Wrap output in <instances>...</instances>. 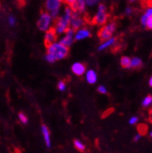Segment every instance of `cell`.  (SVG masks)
Listing matches in <instances>:
<instances>
[{
    "instance_id": "cell-1",
    "label": "cell",
    "mask_w": 152,
    "mask_h": 153,
    "mask_svg": "<svg viewBox=\"0 0 152 153\" xmlns=\"http://www.w3.org/2000/svg\"><path fill=\"white\" fill-rule=\"evenodd\" d=\"M72 12L73 11L71 10V7L69 6H67L65 7V11L62 16L56 18L55 25L53 26V28H54L57 35L64 34L66 30L70 27V18H71Z\"/></svg>"
},
{
    "instance_id": "cell-2",
    "label": "cell",
    "mask_w": 152,
    "mask_h": 153,
    "mask_svg": "<svg viewBox=\"0 0 152 153\" xmlns=\"http://www.w3.org/2000/svg\"><path fill=\"white\" fill-rule=\"evenodd\" d=\"M47 53L54 58L55 62L66 58L69 54V48L61 42H54L47 47Z\"/></svg>"
},
{
    "instance_id": "cell-3",
    "label": "cell",
    "mask_w": 152,
    "mask_h": 153,
    "mask_svg": "<svg viewBox=\"0 0 152 153\" xmlns=\"http://www.w3.org/2000/svg\"><path fill=\"white\" fill-rule=\"evenodd\" d=\"M109 18V13L108 11V7L103 3L99 4L98 6V10L93 17L92 22L96 25H104L108 22V20Z\"/></svg>"
},
{
    "instance_id": "cell-4",
    "label": "cell",
    "mask_w": 152,
    "mask_h": 153,
    "mask_svg": "<svg viewBox=\"0 0 152 153\" xmlns=\"http://www.w3.org/2000/svg\"><path fill=\"white\" fill-rule=\"evenodd\" d=\"M117 27H118L117 22L115 21H112L108 22V25H104V26L99 30L97 36L100 38L101 41H105L113 36L114 33H115L117 30Z\"/></svg>"
},
{
    "instance_id": "cell-5",
    "label": "cell",
    "mask_w": 152,
    "mask_h": 153,
    "mask_svg": "<svg viewBox=\"0 0 152 153\" xmlns=\"http://www.w3.org/2000/svg\"><path fill=\"white\" fill-rule=\"evenodd\" d=\"M63 0H46L45 1V11H47L52 19H56L60 14V9Z\"/></svg>"
},
{
    "instance_id": "cell-6",
    "label": "cell",
    "mask_w": 152,
    "mask_h": 153,
    "mask_svg": "<svg viewBox=\"0 0 152 153\" xmlns=\"http://www.w3.org/2000/svg\"><path fill=\"white\" fill-rule=\"evenodd\" d=\"M52 22V17L47 12V11H42L40 13V17L37 21V27L40 31H47V30L50 27Z\"/></svg>"
},
{
    "instance_id": "cell-7",
    "label": "cell",
    "mask_w": 152,
    "mask_h": 153,
    "mask_svg": "<svg viewBox=\"0 0 152 153\" xmlns=\"http://www.w3.org/2000/svg\"><path fill=\"white\" fill-rule=\"evenodd\" d=\"M141 25L146 28L148 30H151L152 28V9L151 7H148L146 10V11L144 12L142 15V17L140 19Z\"/></svg>"
},
{
    "instance_id": "cell-8",
    "label": "cell",
    "mask_w": 152,
    "mask_h": 153,
    "mask_svg": "<svg viewBox=\"0 0 152 153\" xmlns=\"http://www.w3.org/2000/svg\"><path fill=\"white\" fill-rule=\"evenodd\" d=\"M83 24H84V19L82 18L81 14L78 12H72L70 18V28H72L74 31H77L78 29L82 27Z\"/></svg>"
},
{
    "instance_id": "cell-9",
    "label": "cell",
    "mask_w": 152,
    "mask_h": 153,
    "mask_svg": "<svg viewBox=\"0 0 152 153\" xmlns=\"http://www.w3.org/2000/svg\"><path fill=\"white\" fill-rule=\"evenodd\" d=\"M65 36L61 38V40L60 42L64 44L65 46H66V47L69 48L70 46L73 44L74 40H75V38H74V35H75V31L72 29V28H68L66 31L65 32Z\"/></svg>"
},
{
    "instance_id": "cell-10",
    "label": "cell",
    "mask_w": 152,
    "mask_h": 153,
    "mask_svg": "<svg viewBox=\"0 0 152 153\" xmlns=\"http://www.w3.org/2000/svg\"><path fill=\"white\" fill-rule=\"evenodd\" d=\"M58 38V35L57 33L55 32V30L53 27H50L47 31H46V34H45V39H44V43H45V46L48 47L50 44L56 42Z\"/></svg>"
},
{
    "instance_id": "cell-11",
    "label": "cell",
    "mask_w": 152,
    "mask_h": 153,
    "mask_svg": "<svg viewBox=\"0 0 152 153\" xmlns=\"http://www.w3.org/2000/svg\"><path fill=\"white\" fill-rule=\"evenodd\" d=\"M118 42H119V37H110L108 39H106L105 41H103V43L98 47V51H105L108 48H114L115 46H118Z\"/></svg>"
},
{
    "instance_id": "cell-12",
    "label": "cell",
    "mask_w": 152,
    "mask_h": 153,
    "mask_svg": "<svg viewBox=\"0 0 152 153\" xmlns=\"http://www.w3.org/2000/svg\"><path fill=\"white\" fill-rule=\"evenodd\" d=\"M69 7H71L73 12H78V13L82 14L85 11V9H86L85 0H76V1Z\"/></svg>"
},
{
    "instance_id": "cell-13",
    "label": "cell",
    "mask_w": 152,
    "mask_h": 153,
    "mask_svg": "<svg viewBox=\"0 0 152 153\" xmlns=\"http://www.w3.org/2000/svg\"><path fill=\"white\" fill-rule=\"evenodd\" d=\"M86 65L83 64V63H80V62H78V63H75L72 66H71V70L73 72V74H75L76 76H82L84 75L85 72H86Z\"/></svg>"
},
{
    "instance_id": "cell-14",
    "label": "cell",
    "mask_w": 152,
    "mask_h": 153,
    "mask_svg": "<svg viewBox=\"0 0 152 153\" xmlns=\"http://www.w3.org/2000/svg\"><path fill=\"white\" fill-rule=\"evenodd\" d=\"M90 36H92V33H90V30L86 27H83L77 30V33L74 35V38L75 40H82L87 37H90Z\"/></svg>"
},
{
    "instance_id": "cell-15",
    "label": "cell",
    "mask_w": 152,
    "mask_h": 153,
    "mask_svg": "<svg viewBox=\"0 0 152 153\" xmlns=\"http://www.w3.org/2000/svg\"><path fill=\"white\" fill-rule=\"evenodd\" d=\"M86 80L90 84H94L97 81V74L94 70L89 69L86 72Z\"/></svg>"
},
{
    "instance_id": "cell-16",
    "label": "cell",
    "mask_w": 152,
    "mask_h": 153,
    "mask_svg": "<svg viewBox=\"0 0 152 153\" xmlns=\"http://www.w3.org/2000/svg\"><path fill=\"white\" fill-rule=\"evenodd\" d=\"M41 129H42V134H43V136H44V139H45V142H46V145L48 148H50V130L49 128L46 126V125H42L41 126Z\"/></svg>"
},
{
    "instance_id": "cell-17",
    "label": "cell",
    "mask_w": 152,
    "mask_h": 153,
    "mask_svg": "<svg viewBox=\"0 0 152 153\" xmlns=\"http://www.w3.org/2000/svg\"><path fill=\"white\" fill-rule=\"evenodd\" d=\"M143 66V62L142 60L138 57H133L131 59L130 62V68H133V69H139Z\"/></svg>"
},
{
    "instance_id": "cell-18",
    "label": "cell",
    "mask_w": 152,
    "mask_h": 153,
    "mask_svg": "<svg viewBox=\"0 0 152 153\" xmlns=\"http://www.w3.org/2000/svg\"><path fill=\"white\" fill-rule=\"evenodd\" d=\"M131 58L128 56H122L120 58V65L123 68H130Z\"/></svg>"
},
{
    "instance_id": "cell-19",
    "label": "cell",
    "mask_w": 152,
    "mask_h": 153,
    "mask_svg": "<svg viewBox=\"0 0 152 153\" xmlns=\"http://www.w3.org/2000/svg\"><path fill=\"white\" fill-rule=\"evenodd\" d=\"M74 145H75V148L77 149L79 152H83V151L85 150V146L79 140L75 139L74 140Z\"/></svg>"
},
{
    "instance_id": "cell-20",
    "label": "cell",
    "mask_w": 152,
    "mask_h": 153,
    "mask_svg": "<svg viewBox=\"0 0 152 153\" xmlns=\"http://www.w3.org/2000/svg\"><path fill=\"white\" fill-rule=\"evenodd\" d=\"M137 131L140 135H146L148 132V125L146 124H139L137 126Z\"/></svg>"
},
{
    "instance_id": "cell-21",
    "label": "cell",
    "mask_w": 152,
    "mask_h": 153,
    "mask_svg": "<svg viewBox=\"0 0 152 153\" xmlns=\"http://www.w3.org/2000/svg\"><path fill=\"white\" fill-rule=\"evenodd\" d=\"M151 102H152V96L149 94V95H147L145 97V99L143 100L142 102V105H143V108H148V106H149L151 105Z\"/></svg>"
},
{
    "instance_id": "cell-22",
    "label": "cell",
    "mask_w": 152,
    "mask_h": 153,
    "mask_svg": "<svg viewBox=\"0 0 152 153\" xmlns=\"http://www.w3.org/2000/svg\"><path fill=\"white\" fill-rule=\"evenodd\" d=\"M18 116H19V119H20V120L22 122V123H24V124H27V122H28V118L26 117V115H25L24 113L20 112Z\"/></svg>"
},
{
    "instance_id": "cell-23",
    "label": "cell",
    "mask_w": 152,
    "mask_h": 153,
    "mask_svg": "<svg viewBox=\"0 0 152 153\" xmlns=\"http://www.w3.org/2000/svg\"><path fill=\"white\" fill-rule=\"evenodd\" d=\"M58 89L61 91H64L66 89V82L65 80H60L58 82Z\"/></svg>"
},
{
    "instance_id": "cell-24",
    "label": "cell",
    "mask_w": 152,
    "mask_h": 153,
    "mask_svg": "<svg viewBox=\"0 0 152 153\" xmlns=\"http://www.w3.org/2000/svg\"><path fill=\"white\" fill-rule=\"evenodd\" d=\"M100 0H85V3H86V6H94L96 5L98 2H99Z\"/></svg>"
},
{
    "instance_id": "cell-25",
    "label": "cell",
    "mask_w": 152,
    "mask_h": 153,
    "mask_svg": "<svg viewBox=\"0 0 152 153\" xmlns=\"http://www.w3.org/2000/svg\"><path fill=\"white\" fill-rule=\"evenodd\" d=\"M97 91H98V93H100L102 94H108V90H106V88L105 86H103V85L98 87Z\"/></svg>"
},
{
    "instance_id": "cell-26",
    "label": "cell",
    "mask_w": 152,
    "mask_h": 153,
    "mask_svg": "<svg viewBox=\"0 0 152 153\" xmlns=\"http://www.w3.org/2000/svg\"><path fill=\"white\" fill-rule=\"evenodd\" d=\"M7 22H9V24L10 26H14L15 24H16V19H15L13 16H10L9 17V20H7Z\"/></svg>"
},
{
    "instance_id": "cell-27",
    "label": "cell",
    "mask_w": 152,
    "mask_h": 153,
    "mask_svg": "<svg viewBox=\"0 0 152 153\" xmlns=\"http://www.w3.org/2000/svg\"><path fill=\"white\" fill-rule=\"evenodd\" d=\"M133 12V9L132 7H127L126 9H125V11H124V13L126 15H132Z\"/></svg>"
},
{
    "instance_id": "cell-28",
    "label": "cell",
    "mask_w": 152,
    "mask_h": 153,
    "mask_svg": "<svg viewBox=\"0 0 152 153\" xmlns=\"http://www.w3.org/2000/svg\"><path fill=\"white\" fill-rule=\"evenodd\" d=\"M113 111H114V108H109L108 110H106V111H105V112H104V114H103V116H102V117H103V118L108 117V115H110Z\"/></svg>"
},
{
    "instance_id": "cell-29",
    "label": "cell",
    "mask_w": 152,
    "mask_h": 153,
    "mask_svg": "<svg viewBox=\"0 0 152 153\" xmlns=\"http://www.w3.org/2000/svg\"><path fill=\"white\" fill-rule=\"evenodd\" d=\"M137 121H138V118H137V117H133V118L130 119V120H129V122H130V124H135Z\"/></svg>"
},
{
    "instance_id": "cell-30",
    "label": "cell",
    "mask_w": 152,
    "mask_h": 153,
    "mask_svg": "<svg viewBox=\"0 0 152 153\" xmlns=\"http://www.w3.org/2000/svg\"><path fill=\"white\" fill-rule=\"evenodd\" d=\"M65 3H66L68 6H71V5L76 1V0H65Z\"/></svg>"
},
{
    "instance_id": "cell-31",
    "label": "cell",
    "mask_w": 152,
    "mask_h": 153,
    "mask_svg": "<svg viewBox=\"0 0 152 153\" xmlns=\"http://www.w3.org/2000/svg\"><path fill=\"white\" fill-rule=\"evenodd\" d=\"M16 1L19 3L20 6H24V5L25 4V1H26V0H16Z\"/></svg>"
},
{
    "instance_id": "cell-32",
    "label": "cell",
    "mask_w": 152,
    "mask_h": 153,
    "mask_svg": "<svg viewBox=\"0 0 152 153\" xmlns=\"http://www.w3.org/2000/svg\"><path fill=\"white\" fill-rule=\"evenodd\" d=\"M140 136H141L140 134H137V135H136V136L134 137V139H133V140H134V141H138L139 138H140Z\"/></svg>"
},
{
    "instance_id": "cell-33",
    "label": "cell",
    "mask_w": 152,
    "mask_h": 153,
    "mask_svg": "<svg viewBox=\"0 0 152 153\" xmlns=\"http://www.w3.org/2000/svg\"><path fill=\"white\" fill-rule=\"evenodd\" d=\"M148 84H149V86L151 87L152 86V78L150 76V79H149V80H148Z\"/></svg>"
},
{
    "instance_id": "cell-34",
    "label": "cell",
    "mask_w": 152,
    "mask_h": 153,
    "mask_svg": "<svg viewBox=\"0 0 152 153\" xmlns=\"http://www.w3.org/2000/svg\"><path fill=\"white\" fill-rule=\"evenodd\" d=\"M15 153H21V151L18 149H15Z\"/></svg>"
},
{
    "instance_id": "cell-35",
    "label": "cell",
    "mask_w": 152,
    "mask_h": 153,
    "mask_svg": "<svg viewBox=\"0 0 152 153\" xmlns=\"http://www.w3.org/2000/svg\"><path fill=\"white\" fill-rule=\"evenodd\" d=\"M129 1H130V2H132V3H133V2H135V1H137V0H129Z\"/></svg>"
}]
</instances>
